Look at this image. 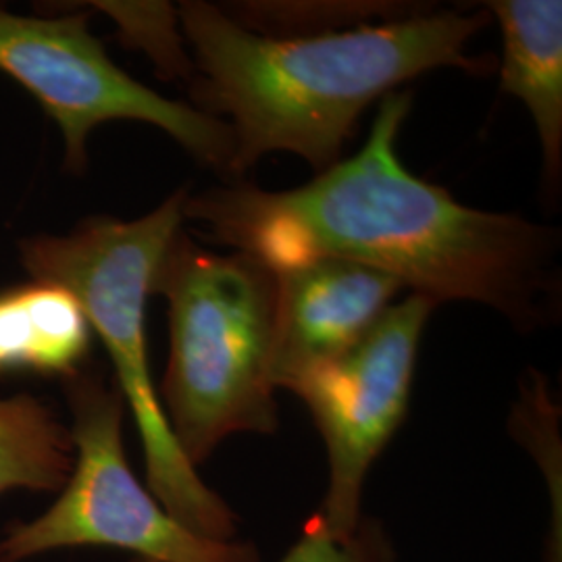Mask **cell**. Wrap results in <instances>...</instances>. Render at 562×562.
I'll use <instances>...</instances> for the list:
<instances>
[{
    "mask_svg": "<svg viewBox=\"0 0 562 562\" xmlns=\"http://www.w3.org/2000/svg\"><path fill=\"white\" fill-rule=\"evenodd\" d=\"M63 387L71 411L74 471L46 513L7 527L0 562L80 546L130 550L146 562L261 561L255 543L217 542L186 529L142 485L125 457V402L115 383L81 369Z\"/></svg>",
    "mask_w": 562,
    "mask_h": 562,
    "instance_id": "cell-5",
    "label": "cell"
},
{
    "mask_svg": "<svg viewBox=\"0 0 562 562\" xmlns=\"http://www.w3.org/2000/svg\"><path fill=\"white\" fill-rule=\"evenodd\" d=\"M278 273L273 382L334 359L373 329L404 283L362 262L319 257Z\"/></svg>",
    "mask_w": 562,
    "mask_h": 562,
    "instance_id": "cell-8",
    "label": "cell"
},
{
    "mask_svg": "<svg viewBox=\"0 0 562 562\" xmlns=\"http://www.w3.org/2000/svg\"><path fill=\"white\" fill-rule=\"evenodd\" d=\"M117 23L121 38L155 60L159 74L169 80L194 78V65L186 53L178 9L167 2H94Z\"/></svg>",
    "mask_w": 562,
    "mask_h": 562,
    "instance_id": "cell-13",
    "label": "cell"
},
{
    "mask_svg": "<svg viewBox=\"0 0 562 562\" xmlns=\"http://www.w3.org/2000/svg\"><path fill=\"white\" fill-rule=\"evenodd\" d=\"M485 9H427L402 20L367 23L317 36H262L222 7L188 0L178 9L192 50L194 106L225 121L234 136L229 180H240L269 153H292L317 173L340 159L371 102L440 67L471 76L494 60L469 57Z\"/></svg>",
    "mask_w": 562,
    "mask_h": 562,
    "instance_id": "cell-2",
    "label": "cell"
},
{
    "mask_svg": "<svg viewBox=\"0 0 562 562\" xmlns=\"http://www.w3.org/2000/svg\"><path fill=\"white\" fill-rule=\"evenodd\" d=\"M436 306L411 292L357 346L280 382L308 406L327 448L329 485L317 513L338 540L359 529L364 480L406 417L423 329Z\"/></svg>",
    "mask_w": 562,
    "mask_h": 562,
    "instance_id": "cell-7",
    "label": "cell"
},
{
    "mask_svg": "<svg viewBox=\"0 0 562 562\" xmlns=\"http://www.w3.org/2000/svg\"><path fill=\"white\" fill-rule=\"evenodd\" d=\"M134 562H146V561H140V559H136V561H134Z\"/></svg>",
    "mask_w": 562,
    "mask_h": 562,
    "instance_id": "cell-15",
    "label": "cell"
},
{
    "mask_svg": "<svg viewBox=\"0 0 562 562\" xmlns=\"http://www.w3.org/2000/svg\"><path fill=\"white\" fill-rule=\"evenodd\" d=\"M222 9L241 27L281 38L317 36L422 13L394 2H236Z\"/></svg>",
    "mask_w": 562,
    "mask_h": 562,
    "instance_id": "cell-12",
    "label": "cell"
},
{
    "mask_svg": "<svg viewBox=\"0 0 562 562\" xmlns=\"http://www.w3.org/2000/svg\"><path fill=\"white\" fill-rule=\"evenodd\" d=\"M280 562H396V550L387 529L371 517H362L355 536L338 540L315 513Z\"/></svg>",
    "mask_w": 562,
    "mask_h": 562,
    "instance_id": "cell-14",
    "label": "cell"
},
{
    "mask_svg": "<svg viewBox=\"0 0 562 562\" xmlns=\"http://www.w3.org/2000/svg\"><path fill=\"white\" fill-rule=\"evenodd\" d=\"M76 462L69 425L32 394L0 398V496L13 490L59 494Z\"/></svg>",
    "mask_w": 562,
    "mask_h": 562,
    "instance_id": "cell-11",
    "label": "cell"
},
{
    "mask_svg": "<svg viewBox=\"0 0 562 562\" xmlns=\"http://www.w3.org/2000/svg\"><path fill=\"white\" fill-rule=\"evenodd\" d=\"M186 196L188 190H178L134 222L97 215L65 236L23 238L18 252L32 280L59 283L81 302L140 431L150 494L186 529L232 542L238 536V515L181 454L148 361L146 301L162 255L181 229Z\"/></svg>",
    "mask_w": 562,
    "mask_h": 562,
    "instance_id": "cell-4",
    "label": "cell"
},
{
    "mask_svg": "<svg viewBox=\"0 0 562 562\" xmlns=\"http://www.w3.org/2000/svg\"><path fill=\"white\" fill-rule=\"evenodd\" d=\"M81 302L59 283L30 281L0 292V378H71L92 348Z\"/></svg>",
    "mask_w": 562,
    "mask_h": 562,
    "instance_id": "cell-10",
    "label": "cell"
},
{
    "mask_svg": "<svg viewBox=\"0 0 562 562\" xmlns=\"http://www.w3.org/2000/svg\"><path fill=\"white\" fill-rule=\"evenodd\" d=\"M88 21V11L27 18L0 9V71L21 83L57 123L65 169L86 173L90 134L102 123L130 120L159 127L227 180L234 159L229 125L134 80L106 55Z\"/></svg>",
    "mask_w": 562,
    "mask_h": 562,
    "instance_id": "cell-6",
    "label": "cell"
},
{
    "mask_svg": "<svg viewBox=\"0 0 562 562\" xmlns=\"http://www.w3.org/2000/svg\"><path fill=\"white\" fill-rule=\"evenodd\" d=\"M413 94L380 101L361 150L301 188L269 192L241 180L188 194L183 220L273 271L319 257L375 267L442 304L477 302L519 331L561 313L559 232L517 213L467 206L411 173L396 153Z\"/></svg>",
    "mask_w": 562,
    "mask_h": 562,
    "instance_id": "cell-1",
    "label": "cell"
},
{
    "mask_svg": "<svg viewBox=\"0 0 562 562\" xmlns=\"http://www.w3.org/2000/svg\"><path fill=\"white\" fill-rule=\"evenodd\" d=\"M483 9L503 32L501 88L521 101L536 125L550 194L562 176V2L490 0Z\"/></svg>",
    "mask_w": 562,
    "mask_h": 562,
    "instance_id": "cell-9",
    "label": "cell"
},
{
    "mask_svg": "<svg viewBox=\"0 0 562 562\" xmlns=\"http://www.w3.org/2000/svg\"><path fill=\"white\" fill-rule=\"evenodd\" d=\"M153 294L169 315L159 398L188 462L199 469L236 434H276L278 273L244 252H213L181 227Z\"/></svg>",
    "mask_w": 562,
    "mask_h": 562,
    "instance_id": "cell-3",
    "label": "cell"
}]
</instances>
